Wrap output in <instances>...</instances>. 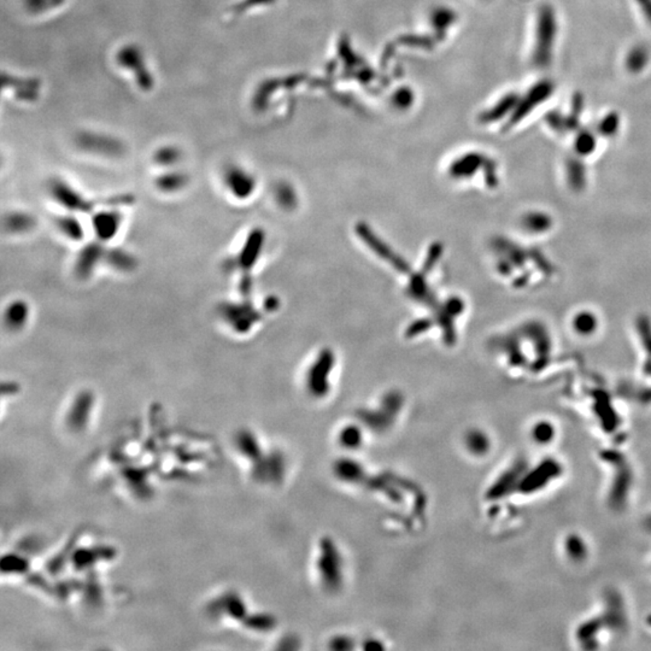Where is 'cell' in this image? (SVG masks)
Listing matches in <instances>:
<instances>
[{"instance_id":"obj_4","label":"cell","mask_w":651,"mask_h":651,"mask_svg":"<svg viewBox=\"0 0 651 651\" xmlns=\"http://www.w3.org/2000/svg\"><path fill=\"white\" fill-rule=\"evenodd\" d=\"M49 193L57 204L70 213H90L93 210L92 200L86 198L79 189L60 178L51 180Z\"/></svg>"},{"instance_id":"obj_18","label":"cell","mask_w":651,"mask_h":651,"mask_svg":"<svg viewBox=\"0 0 651 651\" xmlns=\"http://www.w3.org/2000/svg\"><path fill=\"white\" fill-rule=\"evenodd\" d=\"M181 158H182V151L174 145H165L159 147L154 151V157H152L156 165L165 167V168L174 167L179 163Z\"/></svg>"},{"instance_id":"obj_5","label":"cell","mask_w":651,"mask_h":651,"mask_svg":"<svg viewBox=\"0 0 651 651\" xmlns=\"http://www.w3.org/2000/svg\"><path fill=\"white\" fill-rule=\"evenodd\" d=\"M555 90V86L550 80H542L533 85L526 95L517 102L515 109L512 111L510 119L508 122V127H514L520 123L522 119L533 113V110L543 104L545 100L552 97Z\"/></svg>"},{"instance_id":"obj_20","label":"cell","mask_w":651,"mask_h":651,"mask_svg":"<svg viewBox=\"0 0 651 651\" xmlns=\"http://www.w3.org/2000/svg\"><path fill=\"white\" fill-rule=\"evenodd\" d=\"M598 320L595 313L582 311L573 318L572 326L576 333L584 337H590L598 329Z\"/></svg>"},{"instance_id":"obj_23","label":"cell","mask_w":651,"mask_h":651,"mask_svg":"<svg viewBox=\"0 0 651 651\" xmlns=\"http://www.w3.org/2000/svg\"><path fill=\"white\" fill-rule=\"evenodd\" d=\"M584 95L582 93H576L573 95L571 111L567 115V128L568 132H576L580 126V117L584 110Z\"/></svg>"},{"instance_id":"obj_10","label":"cell","mask_w":651,"mask_h":651,"mask_svg":"<svg viewBox=\"0 0 651 651\" xmlns=\"http://www.w3.org/2000/svg\"><path fill=\"white\" fill-rule=\"evenodd\" d=\"M220 315L235 332H246L257 322V313L249 304L224 303L220 305Z\"/></svg>"},{"instance_id":"obj_14","label":"cell","mask_w":651,"mask_h":651,"mask_svg":"<svg viewBox=\"0 0 651 651\" xmlns=\"http://www.w3.org/2000/svg\"><path fill=\"white\" fill-rule=\"evenodd\" d=\"M29 305L22 299L12 300L4 311V322L8 329L17 332L25 327L29 320Z\"/></svg>"},{"instance_id":"obj_16","label":"cell","mask_w":651,"mask_h":651,"mask_svg":"<svg viewBox=\"0 0 651 651\" xmlns=\"http://www.w3.org/2000/svg\"><path fill=\"white\" fill-rule=\"evenodd\" d=\"M4 226L9 233L25 234L35 227L34 216L25 211H12L6 215Z\"/></svg>"},{"instance_id":"obj_6","label":"cell","mask_w":651,"mask_h":651,"mask_svg":"<svg viewBox=\"0 0 651 651\" xmlns=\"http://www.w3.org/2000/svg\"><path fill=\"white\" fill-rule=\"evenodd\" d=\"M1 80L4 91H10L14 98L21 103L29 104L39 100L43 91V82L39 78L3 73Z\"/></svg>"},{"instance_id":"obj_1","label":"cell","mask_w":651,"mask_h":651,"mask_svg":"<svg viewBox=\"0 0 651 651\" xmlns=\"http://www.w3.org/2000/svg\"><path fill=\"white\" fill-rule=\"evenodd\" d=\"M556 34V12L552 5L544 4L538 10L532 51L533 65L537 68H547L552 63Z\"/></svg>"},{"instance_id":"obj_26","label":"cell","mask_w":651,"mask_h":651,"mask_svg":"<svg viewBox=\"0 0 651 651\" xmlns=\"http://www.w3.org/2000/svg\"><path fill=\"white\" fill-rule=\"evenodd\" d=\"M545 119L547 125L558 134H563V133L568 132L566 116H563L558 110H552L550 113L545 115V119Z\"/></svg>"},{"instance_id":"obj_21","label":"cell","mask_w":651,"mask_h":651,"mask_svg":"<svg viewBox=\"0 0 651 651\" xmlns=\"http://www.w3.org/2000/svg\"><path fill=\"white\" fill-rule=\"evenodd\" d=\"M67 0H23V6L30 15H43L64 5Z\"/></svg>"},{"instance_id":"obj_15","label":"cell","mask_w":651,"mask_h":651,"mask_svg":"<svg viewBox=\"0 0 651 651\" xmlns=\"http://www.w3.org/2000/svg\"><path fill=\"white\" fill-rule=\"evenodd\" d=\"M187 184H189V176L178 170L165 171L154 179L156 189L165 194L178 193L180 191H182Z\"/></svg>"},{"instance_id":"obj_12","label":"cell","mask_w":651,"mask_h":651,"mask_svg":"<svg viewBox=\"0 0 651 651\" xmlns=\"http://www.w3.org/2000/svg\"><path fill=\"white\" fill-rule=\"evenodd\" d=\"M104 263L119 273H130L137 268L138 261L134 255L130 254L127 250L106 248Z\"/></svg>"},{"instance_id":"obj_22","label":"cell","mask_w":651,"mask_h":651,"mask_svg":"<svg viewBox=\"0 0 651 651\" xmlns=\"http://www.w3.org/2000/svg\"><path fill=\"white\" fill-rule=\"evenodd\" d=\"M597 146V140L595 134L590 130H579L578 132L576 140H574V149L578 156H590L595 152Z\"/></svg>"},{"instance_id":"obj_13","label":"cell","mask_w":651,"mask_h":651,"mask_svg":"<svg viewBox=\"0 0 651 651\" xmlns=\"http://www.w3.org/2000/svg\"><path fill=\"white\" fill-rule=\"evenodd\" d=\"M55 226L64 238L74 243H81L86 237V230L84 224H81L74 213L70 214L58 215L56 216Z\"/></svg>"},{"instance_id":"obj_25","label":"cell","mask_w":651,"mask_h":651,"mask_svg":"<svg viewBox=\"0 0 651 651\" xmlns=\"http://www.w3.org/2000/svg\"><path fill=\"white\" fill-rule=\"evenodd\" d=\"M619 128H620V116L615 111L608 113L597 126L598 133L606 138L614 137L617 134Z\"/></svg>"},{"instance_id":"obj_11","label":"cell","mask_w":651,"mask_h":651,"mask_svg":"<svg viewBox=\"0 0 651 651\" xmlns=\"http://www.w3.org/2000/svg\"><path fill=\"white\" fill-rule=\"evenodd\" d=\"M264 235L262 230H255L250 233L248 239L245 240L244 246L237 255V259L233 261L234 267L240 269L243 272H249L250 269L255 267L256 261L259 259V255L262 251L263 246Z\"/></svg>"},{"instance_id":"obj_2","label":"cell","mask_w":651,"mask_h":651,"mask_svg":"<svg viewBox=\"0 0 651 651\" xmlns=\"http://www.w3.org/2000/svg\"><path fill=\"white\" fill-rule=\"evenodd\" d=\"M116 62L122 69L133 75L135 84L140 90L150 92L154 90L156 81L152 71L150 70L144 52L134 44L122 46L116 55Z\"/></svg>"},{"instance_id":"obj_27","label":"cell","mask_w":651,"mask_h":651,"mask_svg":"<svg viewBox=\"0 0 651 651\" xmlns=\"http://www.w3.org/2000/svg\"><path fill=\"white\" fill-rule=\"evenodd\" d=\"M636 3L639 6L644 19L651 25V0H636Z\"/></svg>"},{"instance_id":"obj_24","label":"cell","mask_w":651,"mask_h":651,"mask_svg":"<svg viewBox=\"0 0 651 651\" xmlns=\"http://www.w3.org/2000/svg\"><path fill=\"white\" fill-rule=\"evenodd\" d=\"M567 178L568 181L576 186L580 187L582 185L585 184V165L582 162V159L573 157L567 161L566 165Z\"/></svg>"},{"instance_id":"obj_17","label":"cell","mask_w":651,"mask_h":651,"mask_svg":"<svg viewBox=\"0 0 651 651\" xmlns=\"http://www.w3.org/2000/svg\"><path fill=\"white\" fill-rule=\"evenodd\" d=\"M649 60H650V55L646 46H633L627 54L625 65H626V69L632 74H639L646 69Z\"/></svg>"},{"instance_id":"obj_19","label":"cell","mask_w":651,"mask_h":651,"mask_svg":"<svg viewBox=\"0 0 651 651\" xmlns=\"http://www.w3.org/2000/svg\"><path fill=\"white\" fill-rule=\"evenodd\" d=\"M519 99H520L519 95H515V93H510V95H506V97H504L503 99L499 100L497 104L495 105L493 108L486 111V113L484 114L482 119H484L485 122H493V121L501 119L503 116H506L508 113L514 111Z\"/></svg>"},{"instance_id":"obj_9","label":"cell","mask_w":651,"mask_h":651,"mask_svg":"<svg viewBox=\"0 0 651 651\" xmlns=\"http://www.w3.org/2000/svg\"><path fill=\"white\" fill-rule=\"evenodd\" d=\"M104 243L97 241L85 245L80 250L74 262V273L80 280H88L93 276L99 264L104 263L105 248Z\"/></svg>"},{"instance_id":"obj_3","label":"cell","mask_w":651,"mask_h":651,"mask_svg":"<svg viewBox=\"0 0 651 651\" xmlns=\"http://www.w3.org/2000/svg\"><path fill=\"white\" fill-rule=\"evenodd\" d=\"M75 141L80 150L99 157L117 158L122 157L126 152V145L119 138L106 133L91 130L81 132Z\"/></svg>"},{"instance_id":"obj_7","label":"cell","mask_w":651,"mask_h":651,"mask_svg":"<svg viewBox=\"0 0 651 651\" xmlns=\"http://www.w3.org/2000/svg\"><path fill=\"white\" fill-rule=\"evenodd\" d=\"M91 224L97 240L109 243L119 233L123 224V214L117 206H105L92 215Z\"/></svg>"},{"instance_id":"obj_8","label":"cell","mask_w":651,"mask_h":651,"mask_svg":"<svg viewBox=\"0 0 651 651\" xmlns=\"http://www.w3.org/2000/svg\"><path fill=\"white\" fill-rule=\"evenodd\" d=\"M224 184L233 198L249 199L256 189V180L250 171L239 165H228L224 171Z\"/></svg>"}]
</instances>
